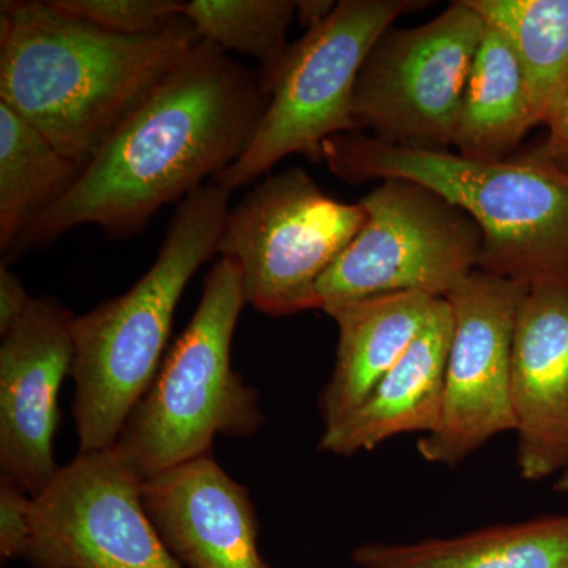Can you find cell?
<instances>
[{
  "instance_id": "cell-27",
  "label": "cell",
  "mask_w": 568,
  "mask_h": 568,
  "mask_svg": "<svg viewBox=\"0 0 568 568\" xmlns=\"http://www.w3.org/2000/svg\"><path fill=\"white\" fill-rule=\"evenodd\" d=\"M555 489L556 491L566 493V495H568V469L560 474L558 480H556Z\"/></svg>"
},
{
  "instance_id": "cell-20",
  "label": "cell",
  "mask_w": 568,
  "mask_h": 568,
  "mask_svg": "<svg viewBox=\"0 0 568 568\" xmlns=\"http://www.w3.org/2000/svg\"><path fill=\"white\" fill-rule=\"evenodd\" d=\"M465 2L514 51L538 125H545L568 84V0Z\"/></svg>"
},
{
  "instance_id": "cell-4",
  "label": "cell",
  "mask_w": 568,
  "mask_h": 568,
  "mask_svg": "<svg viewBox=\"0 0 568 568\" xmlns=\"http://www.w3.org/2000/svg\"><path fill=\"white\" fill-rule=\"evenodd\" d=\"M230 190L205 183L179 203L152 267L73 323V414L80 452L112 447L164 361L190 280L219 254Z\"/></svg>"
},
{
  "instance_id": "cell-1",
  "label": "cell",
  "mask_w": 568,
  "mask_h": 568,
  "mask_svg": "<svg viewBox=\"0 0 568 568\" xmlns=\"http://www.w3.org/2000/svg\"><path fill=\"white\" fill-rule=\"evenodd\" d=\"M268 100L260 70L197 41L73 189L20 235L7 260L84 224H97L110 239L140 233L163 205L185 200L244 155Z\"/></svg>"
},
{
  "instance_id": "cell-23",
  "label": "cell",
  "mask_w": 568,
  "mask_h": 568,
  "mask_svg": "<svg viewBox=\"0 0 568 568\" xmlns=\"http://www.w3.org/2000/svg\"><path fill=\"white\" fill-rule=\"evenodd\" d=\"M32 497L9 478H0V555L24 558L31 537Z\"/></svg>"
},
{
  "instance_id": "cell-12",
  "label": "cell",
  "mask_w": 568,
  "mask_h": 568,
  "mask_svg": "<svg viewBox=\"0 0 568 568\" xmlns=\"http://www.w3.org/2000/svg\"><path fill=\"white\" fill-rule=\"evenodd\" d=\"M74 320L55 298L32 297L24 315L0 334V467L31 496L61 467L54 437L59 394L73 365Z\"/></svg>"
},
{
  "instance_id": "cell-8",
  "label": "cell",
  "mask_w": 568,
  "mask_h": 568,
  "mask_svg": "<svg viewBox=\"0 0 568 568\" xmlns=\"http://www.w3.org/2000/svg\"><path fill=\"white\" fill-rule=\"evenodd\" d=\"M361 204L364 226L316 284V310L399 293L444 298L477 271L480 227L440 194L386 179Z\"/></svg>"
},
{
  "instance_id": "cell-13",
  "label": "cell",
  "mask_w": 568,
  "mask_h": 568,
  "mask_svg": "<svg viewBox=\"0 0 568 568\" xmlns=\"http://www.w3.org/2000/svg\"><path fill=\"white\" fill-rule=\"evenodd\" d=\"M517 465L525 480L568 469V287H528L511 345Z\"/></svg>"
},
{
  "instance_id": "cell-14",
  "label": "cell",
  "mask_w": 568,
  "mask_h": 568,
  "mask_svg": "<svg viewBox=\"0 0 568 568\" xmlns=\"http://www.w3.org/2000/svg\"><path fill=\"white\" fill-rule=\"evenodd\" d=\"M142 500L183 568H267L248 488L212 455L148 478Z\"/></svg>"
},
{
  "instance_id": "cell-24",
  "label": "cell",
  "mask_w": 568,
  "mask_h": 568,
  "mask_svg": "<svg viewBox=\"0 0 568 568\" xmlns=\"http://www.w3.org/2000/svg\"><path fill=\"white\" fill-rule=\"evenodd\" d=\"M32 297L22 286L21 280L17 275L11 274L7 265H0V334L9 331L11 325L17 323Z\"/></svg>"
},
{
  "instance_id": "cell-15",
  "label": "cell",
  "mask_w": 568,
  "mask_h": 568,
  "mask_svg": "<svg viewBox=\"0 0 568 568\" xmlns=\"http://www.w3.org/2000/svg\"><path fill=\"white\" fill-rule=\"evenodd\" d=\"M454 315L437 298L416 339L351 416L324 429L320 450L353 457L406 433L428 435L443 407Z\"/></svg>"
},
{
  "instance_id": "cell-2",
  "label": "cell",
  "mask_w": 568,
  "mask_h": 568,
  "mask_svg": "<svg viewBox=\"0 0 568 568\" xmlns=\"http://www.w3.org/2000/svg\"><path fill=\"white\" fill-rule=\"evenodd\" d=\"M200 40L186 18L125 37L51 0H3L0 103L85 168Z\"/></svg>"
},
{
  "instance_id": "cell-9",
  "label": "cell",
  "mask_w": 568,
  "mask_h": 568,
  "mask_svg": "<svg viewBox=\"0 0 568 568\" xmlns=\"http://www.w3.org/2000/svg\"><path fill=\"white\" fill-rule=\"evenodd\" d=\"M485 22L465 0L417 28L388 29L355 84L353 115L388 144L447 151Z\"/></svg>"
},
{
  "instance_id": "cell-21",
  "label": "cell",
  "mask_w": 568,
  "mask_h": 568,
  "mask_svg": "<svg viewBox=\"0 0 568 568\" xmlns=\"http://www.w3.org/2000/svg\"><path fill=\"white\" fill-rule=\"evenodd\" d=\"M295 7L294 0H192L185 2L183 17L201 40L260 63L265 85L290 48L287 29Z\"/></svg>"
},
{
  "instance_id": "cell-16",
  "label": "cell",
  "mask_w": 568,
  "mask_h": 568,
  "mask_svg": "<svg viewBox=\"0 0 568 568\" xmlns=\"http://www.w3.org/2000/svg\"><path fill=\"white\" fill-rule=\"evenodd\" d=\"M437 301L428 294L376 295L327 310L338 327L335 364L320 396L324 429L354 413L403 357Z\"/></svg>"
},
{
  "instance_id": "cell-25",
  "label": "cell",
  "mask_w": 568,
  "mask_h": 568,
  "mask_svg": "<svg viewBox=\"0 0 568 568\" xmlns=\"http://www.w3.org/2000/svg\"><path fill=\"white\" fill-rule=\"evenodd\" d=\"M545 125L548 129V136L541 145L560 168L568 171V84L549 112Z\"/></svg>"
},
{
  "instance_id": "cell-19",
  "label": "cell",
  "mask_w": 568,
  "mask_h": 568,
  "mask_svg": "<svg viewBox=\"0 0 568 568\" xmlns=\"http://www.w3.org/2000/svg\"><path fill=\"white\" fill-rule=\"evenodd\" d=\"M84 168L0 103V252L73 189Z\"/></svg>"
},
{
  "instance_id": "cell-17",
  "label": "cell",
  "mask_w": 568,
  "mask_h": 568,
  "mask_svg": "<svg viewBox=\"0 0 568 568\" xmlns=\"http://www.w3.org/2000/svg\"><path fill=\"white\" fill-rule=\"evenodd\" d=\"M361 568H568V515L491 526L416 544H364Z\"/></svg>"
},
{
  "instance_id": "cell-10",
  "label": "cell",
  "mask_w": 568,
  "mask_h": 568,
  "mask_svg": "<svg viewBox=\"0 0 568 568\" xmlns=\"http://www.w3.org/2000/svg\"><path fill=\"white\" fill-rule=\"evenodd\" d=\"M144 478L114 446L80 452L32 497L33 568H183L142 500Z\"/></svg>"
},
{
  "instance_id": "cell-7",
  "label": "cell",
  "mask_w": 568,
  "mask_h": 568,
  "mask_svg": "<svg viewBox=\"0 0 568 568\" xmlns=\"http://www.w3.org/2000/svg\"><path fill=\"white\" fill-rule=\"evenodd\" d=\"M366 220L302 168L271 174L230 209L219 254L241 272L245 304L268 316L316 310V284Z\"/></svg>"
},
{
  "instance_id": "cell-28",
  "label": "cell",
  "mask_w": 568,
  "mask_h": 568,
  "mask_svg": "<svg viewBox=\"0 0 568 568\" xmlns=\"http://www.w3.org/2000/svg\"><path fill=\"white\" fill-rule=\"evenodd\" d=\"M267 568H272L271 566H267Z\"/></svg>"
},
{
  "instance_id": "cell-18",
  "label": "cell",
  "mask_w": 568,
  "mask_h": 568,
  "mask_svg": "<svg viewBox=\"0 0 568 568\" xmlns=\"http://www.w3.org/2000/svg\"><path fill=\"white\" fill-rule=\"evenodd\" d=\"M536 125L528 85L514 51L485 26L463 95L457 153L474 160L507 159Z\"/></svg>"
},
{
  "instance_id": "cell-5",
  "label": "cell",
  "mask_w": 568,
  "mask_h": 568,
  "mask_svg": "<svg viewBox=\"0 0 568 568\" xmlns=\"http://www.w3.org/2000/svg\"><path fill=\"white\" fill-rule=\"evenodd\" d=\"M244 305L241 272L220 257L192 321L115 440L126 465L144 480L212 455L216 436L244 439L264 425L260 395L231 362Z\"/></svg>"
},
{
  "instance_id": "cell-6",
  "label": "cell",
  "mask_w": 568,
  "mask_h": 568,
  "mask_svg": "<svg viewBox=\"0 0 568 568\" xmlns=\"http://www.w3.org/2000/svg\"><path fill=\"white\" fill-rule=\"evenodd\" d=\"M422 6L414 0H339L328 20L290 44L265 82L271 100L252 144L212 182L230 192L246 189L294 153L323 162L328 138L358 132L354 92L369 52L396 18Z\"/></svg>"
},
{
  "instance_id": "cell-22",
  "label": "cell",
  "mask_w": 568,
  "mask_h": 568,
  "mask_svg": "<svg viewBox=\"0 0 568 568\" xmlns=\"http://www.w3.org/2000/svg\"><path fill=\"white\" fill-rule=\"evenodd\" d=\"M54 7L104 31L125 37L155 36L183 20L182 0H51Z\"/></svg>"
},
{
  "instance_id": "cell-11",
  "label": "cell",
  "mask_w": 568,
  "mask_h": 568,
  "mask_svg": "<svg viewBox=\"0 0 568 568\" xmlns=\"http://www.w3.org/2000/svg\"><path fill=\"white\" fill-rule=\"evenodd\" d=\"M528 287L473 272L446 301L454 315L443 407L436 428L417 443L425 462L455 467L500 433L515 432L511 345Z\"/></svg>"
},
{
  "instance_id": "cell-26",
  "label": "cell",
  "mask_w": 568,
  "mask_h": 568,
  "mask_svg": "<svg viewBox=\"0 0 568 568\" xmlns=\"http://www.w3.org/2000/svg\"><path fill=\"white\" fill-rule=\"evenodd\" d=\"M336 6L338 2H334V0H297L295 14H297L298 24L310 31L328 20Z\"/></svg>"
},
{
  "instance_id": "cell-3",
  "label": "cell",
  "mask_w": 568,
  "mask_h": 568,
  "mask_svg": "<svg viewBox=\"0 0 568 568\" xmlns=\"http://www.w3.org/2000/svg\"><path fill=\"white\" fill-rule=\"evenodd\" d=\"M323 162L349 183L416 182L469 213L484 235L478 271L526 287H568V171L544 145L517 159L474 160L349 132L324 142Z\"/></svg>"
}]
</instances>
